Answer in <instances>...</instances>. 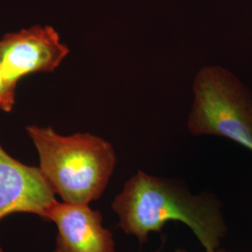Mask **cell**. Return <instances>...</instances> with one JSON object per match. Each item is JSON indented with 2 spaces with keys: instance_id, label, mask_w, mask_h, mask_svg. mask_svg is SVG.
I'll return each instance as SVG.
<instances>
[{
  "instance_id": "obj_1",
  "label": "cell",
  "mask_w": 252,
  "mask_h": 252,
  "mask_svg": "<svg viewBox=\"0 0 252 252\" xmlns=\"http://www.w3.org/2000/svg\"><path fill=\"white\" fill-rule=\"evenodd\" d=\"M118 226L144 244L149 234L162 232L169 221L188 226L206 252L220 248L227 234L221 205L214 195H193L180 180L138 170L114 198Z\"/></svg>"
},
{
  "instance_id": "obj_2",
  "label": "cell",
  "mask_w": 252,
  "mask_h": 252,
  "mask_svg": "<svg viewBox=\"0 0 252 252\" xmlns=\"http://www.w3.org/2000/svg\"><path fill=\"white\" fill-rule=\"evenodd\" d=\"M39 156V170L63 202L90 205L102 196L114 172L113 146L90 133L62 135L53 127L29 126Z\"/></svg>"
},
{
  "instance_id": "obj_3",
  "label": "cell",
  "mask_w": 252,
  "mask_h": 252,
  "mask_svg": "<svg viewBox=\"0 0 252 252\" xmlns=\"http://www.w3.org/2000/svg\"><path fill=\"white\" fill-rule=\"evenodd\" d=\"M187 127L193 135L225 137L252 152V93L220 65L199 70Z\"/></svg>"
},
{
  "instance_id": "obj_4",
  "label": "cell",
  "mask_w": 252,
  "mask_h": 252,
  "mask_svg": "<svg viewBox=\"0 0 252 252\" xmlns=\"http://www.w3.org/2000/svg\"><path fill=\"white\" fill-rule=\"evenodd\" d=\"M3 72L17 83L26 75L53 72L69 54L58 32L50 26H34L6 34L0 39Z\"/></svg>"
},
{
  "instance_id": "obj_5",
  "label": "cell",
  "mask_w": 252,
  "mask_h": 252,
  "mask_svg": "<svg viewBox=\"0 0 252 252\" xmlns=\"http://www.w3.org/2000/svg\"><path fill=\"white\" fill-rule=\"evenodd\" d=\"M54 194L38 167L19 162L0 145V220L16 212L45 220Z\"/></svg>"
},
{
  "instance_id": "obj_6",
  "label": "cell",
  "mask_w": 252,
  "mask_h": 252,
  "mask_svg": "<svg viewBox=\"0 0 252 252\" xmlns=\"http://www.w3.org/2000/svg\"><path fill=\"white\" fill-rule=\"evenodd\" d=\"M45 220L54 222L58 230L53 252H115L113 234L102 224L100 211L89 205L55 201Z\"/></svg>"
},
{
  "instance_id": "obj_7",
  "label": "cell",
  "mask_w": 252,
  "mask_h": 252,
  "mask_svg": "<svg viewBox=\"0 0 252 252\" xmlns=\"http://www.w3.org/2000/svg\"><path fill=\"white\" fill-rule=\"evenodd\" d=\"M17 83L11 82L5 77L2 67V60L0 54V110L9 112L15 105Z\"/></svg>"
},
{
  "instance_id": "obj_8",
  "label": "cell",
  "mask_w": 252,
  "mask_h": 252,
  "mask_svg": "<svg viewBox=\"0 0 252 252\" xmlns=\"http://www.w3.org/2000/svg\"><path fill=\"white\" fill-rule=\"evenodd\" d=\"M187 252L185 250H182V249H179V250H177L176 252ZM227 252L226 251H224V250H222V249H217V250H215V251H211V252Z\"/></svg>"
},
{
  "instance_id": "obj_9",
  "label": "cell",
  "mask_w": 252,
  "mask_h": 252,
  "mask_svg": "<svg viewBox=\"0 0 252 252\" xmlns=\"http://www.w3.org/2000/svg\"><path fill=\"white\" fill-rule=\"evenodd\" d=\"M0 252H4V251L1 249V247H0Z\"/></svg>"
}]
</instances>
